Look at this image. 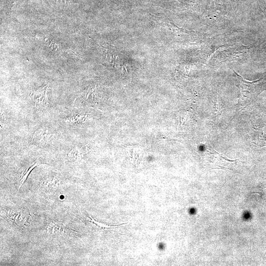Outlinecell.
I'll return each mask as SVG.
<instances>
[{"instance_id":"obj_1","label":"cell","mask_w":266,"mask_h":266,"mask_svg":"<svg viewBox=\"0 0 266 266\" xmlns=\"http://www.w3.org/2000/svg\"><path fill=\"white\" fill-rule=\"evenodd\" d=\"M238 80L237 87L240 91L239 103L247 105L255 100L258 96L266 89V76L253 81L245 80L234 71Z\"/></svg>"},{"instance_id":"obj_2","label":"cell","mask_w":266,"mask_h":266,"mask_svg":"<svg viewBox=\"0 0 266 266\" xmlns=\"http://www.w3.org/2000/svg\"><path fill=\"white\" fill-rule=\"evenodd\" d=\"M54 136L53 133L49 129L42 127L35 131L33 134L32 142L35 146H45Z\"/></svg>"},{"instance_id":"obj_3","label":"cell","mask_w":266,"mask_h":266,"mask_svg":"<svg viewBox=\"0 0 266 266\" xmlns=\"http://www.w3.org/2000/svg\"><path fill=\"white\" fill-rule=\"evenodd\" d=\"M48 86L46 85L33 91L30 95L37 109L46 108L49 104L47 95Z\"/></svg>"},{"instance_id":"obj_4","label":"cell","mask_w":266,"mask_h":266,"mask_svg":"<svg viewBox=\"0 0 266 266\" xmlns=\"http://www.w3.org/2000/svg\"><path fill=\"white\" fill-rule=\"evenodd\" d=\"M253 142L260 147L266 146V128L256 130Z\"/></svg>"},{"instance_id":"obj_5","label":"cell","mask_w":266,"mask_h":266,"mask_svg":"<svg viewBox=\"0 0 266 266\" xmlns=\"http://www.w3.org/2000/svg\"><path fill=\"white\" fill-rule=\"evenodd\" d=\"M86 150L85 146L74 147L67 154V158L70 160H77L81 158Z\"/></svg>"},{"instance_id":"obj_6","label":"cell","mask_w":266,"mask_h":266,"mask_svg":"<svg viewBox=\"0 0 266 266\" xmlns=\"http://www.w3.org/2000/svg\"><path fill=\"white\" fill-rule=\"evenodd\" d=\"M38 165V161L36 160L32 166L29 167L22 174L20 178V184L19 187V189H20L22 185L25 182L27 179L29 174L32 171V170L35 167Z\"/></svg>"},{"instance_id":"obj_7","label":"cell","mask_w":266,"mask_h":266,"mask_svg":"<svg viewBox=\"0 0 266 266\" xmlns=\"http://www.w3.org/2000/svg\"><path fill=\"white\" fill-rule=\"evenodd\" d=\"M89 218L91 219V222L94 224L97 227L100 229H110L116 227H118L121 226V225L126 224L123 223L122 224L119 225H106L104 224H102L101 223H100L99 222H97L96 220H95L94 218H93L91 216H89Z\"/></svg>"},{"instance_id":"obj_8","label":"cell","mask_w":266,"mask_h":266,"mask_svg":"<svg viewBox=\"0 0 266 266\" xmlns=\"http://www.w3.org/2000/svg\"><path fill=\"white\" fill-rule=\"evenodd\" d=\"M86 118L85 115H76L71 118L67 119L66 121L73 123H81L84 122Z\"/></svg>"},{"instance_id":"obj_9","label":"cell","mask_w":266,"mask_h":266,"mask_svg":"<svg viewBox=\"0 0 266 266\" xmlns=\"http://www.w3.org/2000/svg\"><path fill=\"white\" fill-rule=\"evenodd\" d=\"M5 120H6V119L5 118V116H4L3 111H1V114H0V126H1V127H3L4 123L5 121Z\"/></svg>"}]
</instances>
